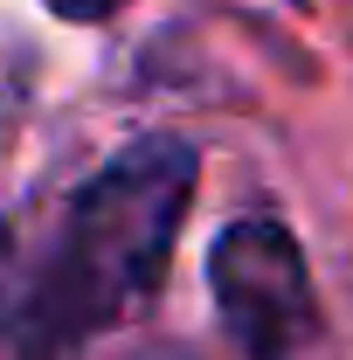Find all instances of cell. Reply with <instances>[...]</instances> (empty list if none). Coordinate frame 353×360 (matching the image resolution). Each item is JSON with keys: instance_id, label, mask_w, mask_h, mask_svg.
Wrapping results in <instances>:
<instances>
[{"instance_id": "obj_3", "label": "cell", "mask_w": 353, "mask_h": 360, "mask_svg": "<svg viewBox=\"0 0 353 360\" xmlns=\"http://www.w3.org/2000/svg\"><path fill=\"white\" fill-rule=\"evenodd\" d=\"M28 291H35V229L0 215V333H21Z\"/></svg>"}, {"instance_id": "obj_2", "label": "cell", "mask_w": 353, "mask_h": 360, "mask_svg": "<svg viewBox=\"0 0 353 360\" xmlns=\"http://www.w3.org/2000/svg\"><path fill=\"white\" fill-rule=\"evenodd\" d=\"M208 291H215L222 333L243 360H312L319 354V291L298 236L270 215H243L208 250Z\"/></svg>"}, {"instance_id": "obj_1", "label": "cell", "mask_w": 353, "mask_h": 360, "mask_svg": "<svg viewBox=\"0 0 353 360\" xmlns=\"http://www.w3.org/2000/svg\"><path fill=\"white\" fill-rule=\"evenodd\" d=\"M187 201H194L187 139L153 132L104 160L63 201L56 229L35 236V291L21 312L28 360H70L97 333L125 326L167 277Z\"/></svg>"}, {"instance_id": "obj_4", "label": "cell", "mask_w": 353, "mask_h": 360, "mask_svg": "<svg viewBox=\"0 0 353 360\" xmlns=\"http://www.w3.org/2000/svg\"><path fill=\"white\" fill-rule=\"evenodd\" d=\"M49 7H56L63 21H104V14H118L125 0H49Z\"/></svg>"}]
</instances>
